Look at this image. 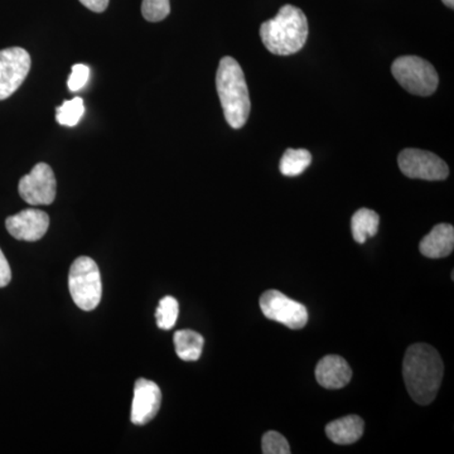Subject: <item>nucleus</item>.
<instances>
[{
    "instance_id": "412c9836",
    "label": "nucleus",
    "mask_w": 454,
    "mask_h": 454,
    "mask_svg": "<svg viewBox=\"0 0 454 454\" xmlns=\"http://www.w3.org/2000/svg\"><path fill=\"white\" fill-rule=\"evenodd\" d=\"M262 453L264 454H289L291 447L288 441L280 433L267 432L262 441Z\"/></svg>"
},
{
    "instance_id": "9b49d317",
    "label": "nucleus",
    "mask_w": 454,
    "mask_h": 454,
    "mask_svg": "<svg viewBox=\"0 0 454 454\" xmlns=\"http://www.w3.org/2000/svg\"><path fill=\"white\" fill-rule=\"evenodd\" d=\"M162 404V393L155 382L139 379L134 387L131 423L145 426L154 419Z\"/></svg>"
},
{
    "instance_id": "1a4fd4ad",
    "label": "nucleus",
    "mask_w": 454,
    "mask_h": 454,
    "mask_svg": "<svg viewBox=\"0 0 454 454\" xmlns=\"http://www.w3.org/2000/svg\"><path fill=\"white\" fill-rule=\"evenodd\" d=\"M20 195L29 205H51L56 199V177L47 163H38L20 178Z\"/></svg>"
},
{
    "instance_id": "9d476101",
    "label": "nucleus",
    "mask_w": 454,
    "mask_h": 454,
    "mask_svg": "<svg viewBox=\"0 0 454 454\" xmlns=\"http://www.w3.org/2000/svg\"><path fill=\"white\" fill-rule=\"evenodd\" d=\"M9 234L17 240L38 241L50 227L49 215L37 208H27L5 220Z\"/></svg>"
},
{
    "instance_id": "6ab92c4d",
    "label": "nucleus",
    "mask_w": 454,
    "mask_h": 454,
    "mask_svg": "<svg viewBox=\"0 0 454 454\" xmlns=\"http://www.w3.org/2000/svg\"><path fill=\"white\" fill-rule=\"evenodd\" d=\"M179 313V304L176 298L167 295V297L160 300L158 304L157 312H155V318H157V325L160 330H170L177 324Z\"/></svg>"
},
{
    "instance_id": "dca6fc26",
    "label": "nucleus",
    "mask_w": 454,
    "mask_h": 454,
    "mask_svg": "<svg viewBox=\"0 0 454 454\" xmlns=\"http://www.w3.org/2000/svg\"><path fill=\"white\" fill-rule=\"evenodd\" d=\"M380 217L375 211L369 208H360L355 212L351 220L352 235L355 241L364 244L369 238L378 234Z\"/></svg>"
},
{
    "instance_id": "aec40b11",
    "label": "nucleus",
    "mask_w": 454,
    "mask_h": 454,
    "mask_svg": "<svg viewBox=\"0 0 454 454\" xmlns=\"http://www.w3.org/2000/svg\"><path fill=\"white\" fill-rule=\"evenodd\" d=\"M170 13L169 0H143L142 14L148 22H160Z\"/></svg>"
},
{
    "instance_id": "f257e3e1",
    "label": "nucleus",
    "mask_w": 454,
    "mask_h": 454,
    "mask_svg": "<svg viewBox=\"0 0 454 454\" xmlns=\"http://www.w3.org/2000/svg\"><path fill=\"white\" fill-rule=\"evenodd\" d=\"M443 363L437 349L417 343L406 349L403 376L409 395L420 405H428L437 396L443 379Z\"/></svg>"
},
{
    "instance_id": "f8f14e48",
    "label": "nucleus",
    "mask_w": 454,
    "mask_h": 454,
    "mask_svg": "<svg viewBox=\"0 0 454 454\" xmlns=\"http://www.w3.org/2000/svg\"><path fill=\"white\" fill-rule=\"evenodd\" d=\"M351 367L345 358L330 355L317 364L316 380L325 389H342L351 381Z\"/></svg>"
},
{
    "instance_id": "423d86ee",
    "label": "nucleus",
    "mask_w": 454,
    "mask_h": 454,
    "mask_svg": "<svg viewBox=\"0 0 454 454\" xmlns=\"http://www.w3.org/2000/svg\"><path fill=\"white\" fill-rule=\"evenodd\" d=\"M262 315L271 321L279 322L291 330H301L309 322L306 306L291 300L282 292L271 289L260 297Z\"/></svg>"
},
{
    "instance_id": "5701e85b",
    "label": "nucleus",
    "mask_w": 454,
    "mask_h": 454,
    "mask_svg": "<svg viewBox=\"0 0 454 454\" xmlns=\"http://www.w3.org/2000/svg\"><path fill=\"white\" fill-rule=\"evenodd\" d=\"M11 280V267H9L8 260L5 258L4 254H3L2 249H0V288L7 286Z\"/></svg>"
},
{
    "instance_id": "4468645a",
    "label": "nucleus",
    "mask_w": 454,
    "mask_h": 454,
    "mask_svg": "<svg viewBox=\"0 0 454 454\" xmlns=\"http://www.w3.org/2000/svg\"><path fill=\"white\" fill-rule=\"evenodd\" d=\"M365 423L357 415H348L333 420L325 427V434L340 446L356 443L358 439L363 437Z\"/></svg>"
},
{
    "instance_id": "7ed1b4c3",
    "label": "nucleus",
    "mask_w": 454,
    "mask_h": 454,
    "mask_svg": "<svg viewBox=\"0 0 454 454\" xmlns=\"http://www.w3.org/2000/svg\"><path fill=\"white\" fill-rule=\"evenodd\" d=\"M216 89L227 124L232 129H240L249 119V89L243 68L232 57H223L216 74Z\"/></svg>"
},
{
    "instance_id": "39448f33",
    "label": "nucleus",
    "mask_w": 454,
    "mask_h": 454,
    "mask_svg": "<svg viewBox=\"0 0 454 454\" xmlns=\"http://www.w3.org/2000/svg\"><path fill=\"white\" fill-rule=\"evenodd\" d=\"M391 73L399 85L413 95L430 97L438 88L437 71L422 57H399L391 66Z\"/></svg>"
},
{
    "instance_id": "393cba45",
    "label": "nucleus",
    "mask_w": 454,
    "mask_h": 454,
    "mask_svg": "<svg viewBox=\"0 0 454 454\" xmlns=\"http://www.w3.org/2000/svg\"><path fill=\"white\" fill-rule=\"evenodd\" d=\"M444 4L447 5V7L453 8L454 7V0H443Z\"/></svg>"
},
{
    "instance_id": "4be33fe9",
    "label": "nucleus",
    "mask_w": 454,
    "mask_h": 454,
    "mask_svg": "<svg viewBox=\"0 0 454 454\" xmlns=\"http://www.w3.org/2000/svg\"><path fill=\"white\" fill-rule=\"evenodd\" d=\"M90 68L83 64H77L73 66L70 77H68V89L70 91H80L89 82Z\"/></svg>"
},
{
    "instance_id": "2eb2a0df",
    "label": "nucleus",
    "mask_w": 454,
    "mask_h": 454,
    "mask_svg": "<svg viewBox=\"0 0 454 454\" xmlns=\"http://www.w3.org/2000/svg\"><path fill=\"white\" fill-rule=\"evenodd\" d=\"M176 354L184 361H197L202 355L205 340L199 333L191 330L177 331L173 337Z\"/></svg>"
},
{
    "instance_id": "6e6552de",
    "label": "nucleus",
    "mask_w": 454,
    "mask_h": 454,
    "mask_svg": "<svg viewBox=\"0 0 454 454\" xmlns=\"http://www.w3.org/2000/svg\"><path fill=\"white\" fill-rule=\"evenodd\" d=\"M31 70V56L25 49L11 47L0 51V100L14 94Z\"/></svg>"
},
{
    "instance_id": "f3484780",
    "label": "nucleus",
    "mask_w": 454,
    "mask_h": 454,
    "mask_svg": "<svg viewBox=\"0 0 454 454\" xmlns=\"http://www.w3.org/2000/svg\"><path fill=\"white\" fill-rule=\"evenodd\" d=\"M312 162V155L306 149H286L280 160L279 169L286 177L300 176Z\"/></svg>"
},
{
    "instance_id": "0eeeda50",
    "label": "nucleus",
    "mask_w": 454,
    "mask_h": 454,
    "mask_svg": "<svg viewBox=\"0 0 454 454\" xmlns=\"http://www.w3.org/2000/svg\"><path fill=\"white\" fill-rule=\"evenodd\" d=\"M397 164L409 178L443 181L450 175V168L442 158L422 149H404L397 157Z\"/></svg>"
},
{
    "instance_id": "a211bd4d",
    "label": "nucleus",
    "mask_w": 454,
    "mask_h": 454,
    "mask_svg": "<svg viewBox=\"0 0 454 454\" xmlns=\"http://www.w3.org/2000/svg\"><path fill=\"white\" fill-rule=\"evenodd\" d=\"M85 114V106L82 98H74L73 100L65 101L61 106L56 109V121L64 127H76Z\"/></svg>"
},
{
    "instance_id": "b1692460",
    "label": "nucleus",
    "mask_w": 454,
    "mask_h": 454,
    "mask_svg": "<svg viewBox=\"0 0 454 454\" xmlns=\"http://www.w3.org/2000/svg\"><path fill=\"white\" fill-rule=\"evenodd\" d=\"M109 2L110 0H80L83 7L95 12V13H103V12H106Z\"/></svg>"
},
{
    "instance_id": "20e7f679",
    "label": "nucleus",
    "mask_w": 454,
    "mask_h": 454,
    "mask_svg": "<svg viewBox=\"0 0 454 454\" xmlns=\"http://www.w3.org/2000/svg\"><path fill=\"white\" fill-rule=\"evenodd\" d=\"M68 289L80 309L94 310L103 295L100 269L89 256H80L73 262L68 274Z\"/></svg>"
},
{
    "instance_id": "ddd939ff",
    "label": "nucleus",
    "mask_w": 454,
    "mask_h": 454,
    "mask_svg": "<svg viewBox=\"0 0 454 454\" xmlns=\"http://www.w3.org/2000/svg\"><path fill=\"white\" fill-rule=\"evenodd\" d=\"M454 249V229L450 223H439L433 227L426 238L420 241L419 250L430 259L446 258Z\"/></svg>"
},
{
    "instance_id": "f03ea898",
    "label": "nucleus",
    "mask_w": 454,
    "mask_h": 454,
    "mask_svg": "<svg viewBox=\"0 0 454 454\" xmlns=\"http://www.w3.org/2000/svg\"><path fill=\"white\" fill-rule=\"evenodd\" d=\"M309 20L306 14L294 5L280 8L276 18L260 27V37L269 52L289 56L300 52L309 38Z\"/></svg>"
}]
</instances>
